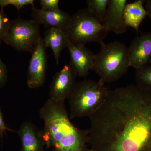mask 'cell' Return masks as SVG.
Here are the masks:
<instances>
[{
    "label": "cell",
    "mask_w": 151,
    "mask_h": 151,
    "mask_svg": "<svg viewBox=\"0 0 151 151\" xmlns=\"http://www.w3.org/2000/svg\"><path fill=\"white\" fill-rule=\"evenodd\" d=\"M89 118L90 151H151V91L134 84L109 89Z\"/></svg>",
    "instance_id": "6da1fadb"
},
{
    "label": "cell",
    "mask_w": 151,
    "mask_h": 151,
    "mask_svg": "<svg viewBox=\"0 0 151 151\" xmlns=\"http://www.w3.org/2000/svg\"><path fill=\"white\" fill-rule=\"evenodd\" d=\"M44 127L43 137L48 148L54 151H90L89 130H81L70 121L65 102H56L49 98L39 111Z\"/></svg>",
    "instance_id": "7a4b0ae2"
},
{
    "label": "cell",
    "mask_w": 151,
    "mask_h": 151,
    "mask_svg": "<svg viewBox=\"0 0 151 151\" xmlns=\"http://www.w3.org/2000/svg\"><path fill=\"white\" fill-rule=\"evenodd\" d=\"M129 67L128 48L124 43L115 41L101 45L100 51L95 55L92 70L99 76V82L104 84L119 80Z\"/></svg>",
    "instance_id": "3957f363"
},
{
    "label": "cell",
    "mask_w": 151,
    "mask_h": 151,
    "mask_svg": "<svg viewBox=\"0 0 151 151\" xmlns=\"http://www.w3.org/2000/svg\"><path fill=\"white\" fill-rule=\"evenodd\" d=\"M109 89L99 81L76 83L69 99L70 119L89 117L103 105Z\"/></svg>",
    "instance_id": "277c9868"
},
{
    "label": "cell",
    "mask_w": 151,
    "mask_h": 151,
    "mask_svg": "<svg viewBox=\"0 0 151 151\" xmlns=\"http://www.w3.org/2000/svg\"><path fill=\"white\" fill-rule=\"evenodd\" d=\"M108 33L103 24L84 9L71 16L67 34L69 42L73 44L85 45L93 42L101 45L104 43Z\"/></svg>",
    "instance_id": "5b68a950"
},
{
    "label": "cell",
    "mask_w": 151,
    "mask_h": 151,
    "mask_svg": "<svg viewBox=\"0 0 151 151\" xmlns=\"http://www.w3.org/2000/svg\"><path fill=\"white\" fill-rule=\"evenodd\" d=\"M42 38L39 24L18 18L11 21L4 42L17 51L32 52Z\"/></svg>",
    "instance_id": "8992f818"
},
{
    "label": "cell",
    "mask_w": 151,
    "mask_h": 151,
    "mask_svg": "<svg viewBox=\"0 0 151 151\" xmlns=\"http://www.w3.org/2000/svg\"><path fill=\"white\" fill-rule=\"evenodd\" d=\"M75 71L70 63L55 73L50 86V99L55 102H65L70 97L76 82Z\"/></svg>",
    "instance_id": "52a82bcc"
},
{
    "label": "cell",
    "mask_w": 151,
    "mask_h": 151,
    "mask_svg": "<svg viewBox=\"0 0 151 151\" xmlns=\"http://www.w3.org/2000/svg\"><path fill=\"white\" fill-rule=\"evenodd\" d=\"M46 49L41 39L32 52L28 69L27 84L31 89L42 86L45 79L47 68Z\"/></svg>",
    "instance_id": "ba28073f"
},
{
    "label": "cell",
    "mask_w": 151,
    "mask_h": 151,
    "mask_svg": "<svg viewBox=\"0 0 151 151\" xmlns=\"http://www.w3.org/2000/svg\"><path fill=\"white\" fill-rule=\"evenodd\" d=\"M129 67L142 68L151 60V31L143 33L134 40L128 48Z\"/></svg>",
    "instance_id": "9c48e42d"
},
{
    "label": "cell",
    "mask_w": 151,
    "mask_h": 151,
    "mask_svg": "<svg viewBox=\"0 0 151 151\" xmlns=\"http://www.w3.org/2000/svg\"><path fill=\"white\" fill-rule=\"evenodd\" d=\"M67 48L70 57V64L76 76L85 77L94 66L95 55L84 45L68 42Z\"/></svg>",
    "instance_id": "30bf717a"
},
{
    "label": "cell",
    "mask_w": 151,
    "mask_h": 151,
    "mask_svg": "<svg viewBox=\"0 0 151 151\" xmlns=\"http://www.w3.org/2000/svg\"><path fill=\"white\" fill-rule=\"evenodd\" d=\"M31 14L33 20L38 24H42L46 28L59 29L66 33L71 22V16L61 10L50 12L34 7L32 9Z\"/></svg>",
    "instance_id": "8fae6325"
},
{
    "label": "cell",
    "mask_w": 151,
    "mask_h": 151,
    "mask_svg": "<svg viewBox=\"0 0 151 151\" xmlns=\"http://www.w3.org/2000/svg\"><path fill=\"white\" fill-rule=\"evenodd\" d=\"M127 4V0H109L103 22L108 32H112L119 35L127 31V27L124 18V10Z\"/></svg>",
    "instance_id": "7c38bea8"
},
{
    "label": "cell",
    "mask_w": 151,
    "mask_h": 151,
    "mask_svg": "<svg viewBox=\"0 0 151 151\" xmlns=\"http://www.w3.org/2000/svg\"><path fill=\"white\" fill-rule=\"evenodd\" d=\"M17 134L21 142V151H45L46 143L42 130L30 121L24 122Z\"/></svg>",
    "instance_id": "4fadbf2b"
},
{
    "label": "cell",
    "mask_w": 151,
    "mask_h": 151,
    "mask_svg": "<svg viewBox=\"0 0 151 151\" xmlns=\"http://www.w3.org/2000/svg\"><path fill=\"white\" fill-rule=\"evenodd\" d=\"M43 42L45 48L51 49L56 64L58 65L61 52L67 47L69 42L67 33L59 29L49 28L45 32Z\"/></svg>",
    "instance_id": "5bb4252c"
},
{
    "label": "cell",
    "mask_w": 151,
    "mask_h": 151,
    "mask_svg": "<svg viewBox=\"0 0 151 151\" xmlns=\"http://www.w3.org/2000/svg\"><path fill=\"white\" fill-rule=\"evenodd\" d=\"M144 0H137L127 4L124 10V21L128 27L133 28L137 32L143 20L147 16V12L144 6Z\"/></svg>",
    "instance_id": "9a60e30c"
},
{
    "label": "cell",
    "mask_w": 151,
    "mask_h": 151,
    "mask_svg": "<svg viewBox=\"0 0 151 151\" xmlns=\"http://www.w3.org/2000/svg\"><path fill=\"white\" fill-rule=\"evenodd\" d=\"M109 2V0H87V9L94 17L103 23Z\"/></svg>",
    "instance_id": "2e32d148"
},
{
    "label": "cell",
    "mask_w": 151,
    "mask_h": 151,
    "mask_svg": "<svg viewBox=\"0 0 151 151\" xmlns=\"http://www.w3.org/2000/svg\"><path fill=\"white\" fill-rule=\"evenodd\" d=\"M136 71L137 86L144 90L151 91V60L145 66Z\"/></svg>",
    "instance_id": "e0dca14e"
},
{
    "label": "cell",
    "mask_w": 151,
    "mask_h": 151,
    "mask_svg": "<svg viewBox=\"0 0 151 151\" xmlns=\"http://www.w3.org/2000/svg\"><path fill=\"white\" fill-rule=\"evenodd\" d=\"M34 0H0V7L4 9L6 6L12 5L14 6L19 11L27 5H31L32 7H34Z\"/></svg>",
    "instance_id": "ac0fdd59"
},
{
    "label": "cell",
    "mask_w": 151,
    "mask_h": 151,
    "mask_svg": "<svg viewBox=\"0 0 151 151\" xmlns=\"http://www.w3.org/2000/svg\"><path fill=\"white\" fill-rule=\"evenodd\" d=\"M10 21L0 7V40L4 41L6 34L9 26Z\"/></svg>",
    "instance_id": "d6986e66"
},
{
    "label": "cell",
    "mask_w": 151,
    "mask_h": 151,
    "mask_svg": "<svg viewBox=\"0 0 151 151\" xmlns=\"http://www.w3.org/2000/svg\"><path fill=\"white\" fill-rule=\"evenodd\" d=\"M59 0H41L40 4L41 9L45 11H56L59 10L58 6Z\"/></svg>",
    "instance_id": "ffe728a7"
},
{
    "label": "cell",
    "mask_w": 151,
    "mask_h": 151,
    "mask_svg": "<svg viewBox=\"0 0 151 151\" xmlns=\"http://www.w3.org/2000/svg\"><path fill=\"white\" fill-rule=\"evenodd\" d=\"M2 40H0V45ZM8 71L6 66L2 61L0 56V88L4 86L7 79Z\"/></svg>",
    "instance_id": "44dd1931"
},
{
    "label": "cell",
    "mask_w": 151,
    "mask_h": 151,
    "mask_svg": "<svg viewBox=\"0 0 151 151\" xmlns=\"http://www.w3.org/2000/svg\"><path fill=\"white\" fill-rule=\"evenodd\" d=\"M7 131H13L6 126L3 119L2 113L0 106V135H3Z\"/></svg>",
    "instance_id": "7402d4cb"
},
{
    "label": "cell",
    "mask_w": 151,
    "mask_h": 151,
    "mask_svg": "<svg viewBox=\"0 0 151 151\" xmlns=\"http://www.w3.org/2000/svg\"><path fill=\"white\" fill-rule=\"evenodd\" d=\"M145 2L146 3L145 9L147 12V16L151 20V0H147Z\"/></svg>",
    "instance_id": "603a6c76"
},
{
    "label": "cell",
    "mask_w": 151,
    "mask_h": 151,
    "mask_svg": "<svg viewBox=\"0 0 151 151\" xmlns=\"http://www.w3.org/2000/svg\"><path fill=\"white\" fill-rule=\"evenodd\" d=\"M51 151H54L53 150H52Z\"/></svg>",
    "instance_id": "cb8c5ba5"
}]
</instances>
